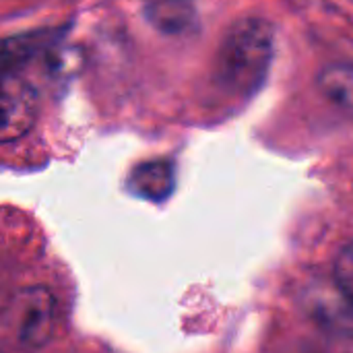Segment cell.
I'll return each instance as SVG.
<instances>
[{"label": "cell", "instance_id": "cell-1", "mask_svg": "<svg viewBox=\"0 0 353 353\" xmlns=\"http://www.w3.org/2000/svg\"><path fill=\"white\" fill-rule=\"evenodd\" d=\"M275 52V29L263 17H242L223 35L215 83L240 97L252 95L267 79Z\"/></svg>", "mask_w": 353, "mask_h": 353}, {"label": "cell", "instance_id": "cell-2", "mask_svg": "<svg viewBox=\"0 0 353 353\" xmlns=\"http://www.w3.org/2000/svg\"><path fill=\"white\" fill-rule=\"evenodd\" d=\"M17 343L25 350H41L56 329V300L46 288H27L12 300L8 312Z\"/></svg>", "mask_w": 353, "mask_h": 353}, {"label": "cell", "instance_id": "cell-3", "mask_svg": "<svg viewBox=\"0 0 353 353\" xmlns=\"http://www.w3.org/2000/svg\"><path fill=\"white\" fill-rule=\"evenodd\" d=\"M37 120V93L17 72L0 70V145L25 137Z\"/></svg>", "mask_w": 353, "mask_h": 353}, {"label": "cell", "instance_id": "cell-4", "mask_svg": "<svg viewBox=\"0 0 353 353\" xmlns=\"http://www.w3.org/2000/svg\"><path fill=\"white\" fill-rule=\"evenodd\" d=\"M302 310L306 319L323 333L350 339L352 335V302L331 281H314L302 294Z\"/></svg>", "mask_w": 353, "mask_h": 353}, {"label": "cell", "instance_id": "cell-5", "mask_svg": "<svg viewBox=\"0 0 353 353\" xmlns=\"http://www.w3.org/2000/svg\"><path fill=\"white\" fill-rule=\"evenodd\" d=\"M128 188L141 199L163 201L174 190V165L165 159L141 163L128 176Z\"/></svg>", "mask_w": 353, "mask_h": 353}, {"label": "cell", "instance_id": "cell-6", "mask_svg": "<svg viewBox=\"0 0 353 353\" xmlns=\"http://www.w3.org/2000/svg\"><path fill=\"white\" fill-rule=\"evenodd\" d=\"M145 21L163 35H186L196 25V8L188 2H151L143 6Z\"/></svg>", "mask_w": 353, "mask_h": 353}, {"label": "cell", "instance_id": "cell-7", "mask_svg": "<svg viewBox=\"0 0 353 353\" xmlns=\"http://www.w3.org/2000/svg\"><path fill=\"white\" fill-rule=\"evenodd\" d=\"M319 89L323 97L337 110L350 112L353 103V68L350 62H335L319 72Z\"/></svg>", "mask_w": 353, "mask_h": 353}, {"label": "cell", "instance_id": "cell-8", "mask_svg": "<svg viewBox=\"0 0 353 353\" xmlns=\"http://www.w3.org/2000/svg\"><path fill=\"white\" fill-rule=\"evenodd\" d=\"M333 283L335 288L343 294L345 300H353V248L347 242L341 252L337 254L335 261V271H333Z\"/></svg>", "mask_w": 353, "mask_h": 353}, {"label": "cell", "instance_id": "cell-9", "mask_svg": "<svg viewBox=\"0 0 353 353\" xmlns=\"http://www.w3.org/2000/svg\"><path fill=\"white\" fill-rule=\"evenodd\" d=\"M310 353H316V352H310Z\"/></svg>", "mask_w": 353, "mask_h": 353}]
</instances>
